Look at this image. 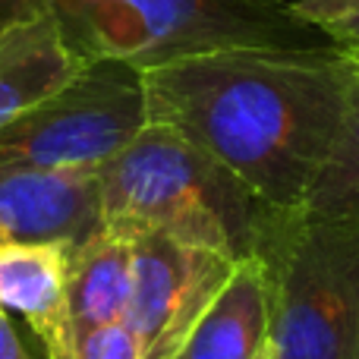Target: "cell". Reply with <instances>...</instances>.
<instances>
[{
  "label": "cell",
  "instance_id": "obj_1",
  "mask_svg": "<svg viewBox=\"0 0 359 359\" xmlns=\"http://www.w3.org/2000/svg\"><path fill=\"white\" fill-rule=\"evenodd\" d=\"M149 123L227 164L255 196L303 211L344 123L353 57L341 48H224L142 69Z\"/></svg>",
  "mask_w": 359,
  "mask_h": 359
},
{
  "label": "cell",
  "instance_id": "obj_2",
  "mask_svg": "<svg viewBox=\"0 0 359 359\" xmlns=\"http://www.w3.org/2000/svg\"><path fill=\"white\" fill-rule=\"evenodd\" d=\"M98 192L104 230L126 240L151 230L233 262H265L303 215L268 205L227 164L164 123H149L98 170Z\"/></svg>",
  "mask_w": 359,
  "mask_h": 359
},
{
  "label": "cell",
  "instance_id": "obj_3",
  "mask_svg": "<svg viewBox=\"0 0 359 359\" xmlns=\"http://www.w3.org/2000/svg\"><path fill=\"white\" fill-rule=\"evenodd\" d=\"M76 63L151 69L224 48H337L287 0H48Z\"/></svg>",
  "mask_w": 359,
  "mask_h": 359
},
{
  "label": "cell",
  "instance_id": "obj_4",
  "mask_svg": "<svg viewBox=\"0 0 359 359\" xmlns=\"http://www.w3.org/2000/svg\"><path fill=\"white\" fill-rule=\"evenodd\" d=\"M265 265L271 356L359 359V215H297Z\"/></svg>",
  "mask_w": 359,
  "mask_h": 359
},
{
  "label": "cell",
  "instance_id": "obj_5",
  "mask_svg": "<svg viewBox=\"0 0 359 359\" xmlns=\"http://www.w3.org/2000/svg\"><path fill=\"white\" fill-rule=\"evenodd\" d=\"M145 126L142 69L123 60L82 63L0 133V168L98 174Z\"/></svg>",
  "mask_w": 359,
  "mask_h": 359
},
{
  "label": "cell",
  "instance_id": "obj_6",
  "mask_svg": "<svg viewBox=\"0 0 359 359\" xmlns=\"http://www.w3.org/2000/svg\"><path fill=\"white\" fill-rule=\"evenodd\" d=\"M130 243L133 290L123 322L136 334L142 359H174L192 325L230 280L236 262L151 230Z\"/></svg>",
  "mask_w": 359,
  "mask_h": 359
},
{
  "label": "cell",
  "instance_id": "obj_7",
  "mask_svg": "<svg viewBox=\"0 0 359 359\" xmlns=\"http://www.w3.org/2000/svg\"><path fill=\"white\" fill-rule=\"evenodd\" d=\"M101 227L98 174L0 168V243H60L76 249Z\"/></svg>",
  "mask_w": 359,
  "mask_h": 359
},
{
  "label": "cell",
  "instance_id": "obj_8",
  "mask_svg": "<svg viewBox=\"0 0 359 359\" xmlns=\"http://www.w3.org/2000/svg\"><path fill=\"white\" fill-rule=\"evenodd\" d=\"M67 268L69 246L60 243H0V309L22 318L48 359L69 344Z\"/></svg>",
  "mask_w": 359,
  "mask_h": 359
},
{
  "label": "cell",
  "instance_id": "obj_9",
  "mask_svg": "<svg viewBox=\"0 0 359 359\" xmlns=\"http://www.w3.org/2000/svg\"><path fill=\"white\" fill-rule=\"evenodd\" d=\"M271 353V274L262 259L236 262L230 280L192 325L174 359H265Z\"/></svg>",
  "mask_w": 359,
  "mask_h": 359
},
{
  "label": "cell",
  "instance_id": "obj_10",
  "mask_svg": "<svg viewBox=\"0 0 359 359\" xmlns=\"http://www.w3.org/2000/svg\"><path fill=\"white\" fill-rule=\"evenodd\" d=\"M79 69L50 13L0 32V133Z\"/></svg>",
  "mask_w": 359,
  "mask_h": 359
},
{
  "label": "cell",
  "instance_id": "obj_11",
  "mask_svg": "<svg viewBox=\"0 0 359 359\" xmlns=\"http://www.w3.org/2000/svg\"><path fill=\"white\" fill-rule=\"evenodd\" d=\"M133 290V243L101 227L95 236L69 249L67 312L69 334L126 318Z\"/></svg>",
  "mask_w": 359,
  "mask_h": 359
},
{
  "label": "cell",
  "instance_id": "obj_12",
  "mask_svg": "<svg viewBox=\"0 0 359 359\" xmlns=\"http://www.w3.org/2000/svg\"><path fill=\"white\" fill-rule=\"evenodd\" d=\"M353 57V82H350L341 133L303 205V215L312 217L359 215V57Z\"/></svg>",
  "mask_w": 359,
  "mask_h": 359
},
{
  "label": "cell",
  "instance_id": "obj_13",
  "mask_svg": "<svg viewBox=\"0 0 359 359\" xmlns=\"http://www.w3.org/2000/svg\"><path fill=\"white\" fill-rule=\"evenodd\" d=\"M60 359H142V353L126 322H114L69 334V344Z\"/></svg>",
  "mask_w": 359,
  "mask_h": 359
},
{
  "label": "cell",
  "instance_id": "obj_14",
  "mask_svg": "<svg viewBox=\"0 0 359 359\" xmlns=\"http://www.w3.org/2000/svg\"><path fill=\"white\" fill-rule=\"evenodd\" d=\"M318 29H322L341 50L359 57V0H347V6L337 10L331 19H325Z\"/></svg>",
  "mask_w": 359,
  "mask_h": 359
},
{
  "label": "cell",
  "instance_id": "obj_15",
  "mask_svg": "<svg viewBox=\"0 0 359 359\" xmlns=\"http://www.w3.org/2000/svg\"><path fill=\"white\" fill-rule=\"evenodd\" d=\"M0 359H48L32 334H22L10 312L0 309Z\"/></svg>",
  "mask_w": 359,
  "mask_h": 359
},
{
  "label": "cell",
  "instance_id": "obj_16",
  "mask_svg": "<svg viewBox=\"0 0 359 359\" xmlns=\"http://www.w3.org/2000/svg\"><path fill=\"white\" fill-rule=\"evenodd\" d=\"M48 13V0H0V32Z\"/></svg>",
  "mask_w": 359,
  "mask_h": 359
},
{
  "label": "cell",
  "instance_id": "obj_17",
  "mask_svg": "<svg viewBox=\"0 0 359 359\" xmlns=\"http://www.w3.org/2000/svg\"><path fill=\"white\" fill-rule=\"evenodd\" d=\"M293 6H297V10L303 13L309 22L322 25L325 19H331L337 10H344V6H347V0H293Z\"/></svg>",
  "mask_w": 359,
  "mask_h": 359
},
{
  "label": "cell",
  "instance_id": "obj_18",
  "mask_svg": "<svg viewBox=\"0 0 359 359\" xmlns=\"http://www.w3.org/2000/svg\"><path fill=\"white\" fill-rule=\"evenodd\" d=\"M265 359H274V356H271V353H268V356H265Z\"/></svg>",
  "mask_w": 359,
  "mask_h": 359
}]
</instances>
